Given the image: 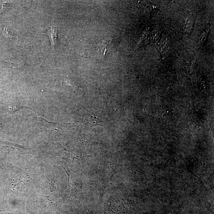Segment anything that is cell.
<instances>
[{
  "label": "cell",
  "mask_w": 214,
  "mask_h": 214,
  "mask_svg": "<svg viewBox=\"0 0 214 214\" xmlns=\"http://www.w3.org/2000/svg\"><path fill=\"white\" fill-rule=\"evenodd\" d=\"M48 35H49L50 38L51 43L52 46L54 45L56 39L58 36H57V31L54 28H49L47 30Z\"/></svg>",
  "instance_id": "1"
},
{
  "label": "cell",
  "mask_w": 214,
  "mask_h": 214,
  "mask_svg": "<svg viewBox=\"0 0 214 214\" xmlns=\"http://www.w3.org/2000/svg\"><path fill=\"white\" fill-rule=\"evenodd\" d=\"M3 35L7 38H11L13 36L12 32H10L6 27H5L2 31Z\"/></svg>",
  "instance_id": "2"
},
{
  "label": "cell",
  "mask_w": 214,
  "mask_h": 214,
  "mask_svg": "<svg viewBox=\"0 0 214 214\" xmlns=\"http://www.w3.org/2000/svg\"><path fill=\"white\" fill-rule=\"evenodd\" d=\"M205 38H205V37H203V38L202 41H202V42L204 41L205 40Z\"/></svg>",
  "instance_id": "3"
},
{
  "label": "cell",
  "mask_w": 214,
  "mask_h": 214,
  "mask_svg": "<svg viewBox=\"0 0 214 214\" xmlns=\"http://www.w3.org/2000/svg\"><path fill=\"white\" fill-rule=\"evenodd\" d=\"M148 29H149V28H148H148H146V30H148Z\"/></svg>",
  "instance_id": "4"
}]
</instances>
